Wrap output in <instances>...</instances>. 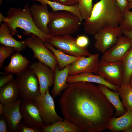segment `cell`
<instances>
[{
	"label": "cell",
	"mask_w": 132,
	"mask_h": 132,
	"mask_svg": "<svg viewBox=\"0 0 132 132\" xmlns=\"http://www.w3.org/2000/svg\"><path fill=\"white\" fill-rule=\"evenodd\" d=\"M59 102L64 118L81 132L104 131L115 111L97 86L88 82L69 83Z\"/></svg>",
	"instance_id": "obj_1"
},
{
	"label": "cell",
	"mask_w": 132,
	"mask_h": 132,
	"mask_svg": "<svg viewBox=\"0 0 132 132\" xmlns=\"http://www.w3.org/2000/svg\"><path fill=\"white\" fill-rule=\"evenodd\" d=\"M121 15L115 0H100L93 5L91 15L83 26L87 34L93 35L101 29L119 27Z\"/></svg>",
	"instance_id": "obj_2"
},
{
	"label": "cell",
	"mask_w": 132,
	"mask_h": 132,
	"mask_svg": "<svg viewBox=\"0 0 132 132\" xmlns=\"http://www.w3.org/2000/svg\"><path fill=\"white\" fill-rule=\"evenodd\" d=\"M29 7V4H26L23 9L10 8L7 12L9 21L4 22L13 35L17 34L18 32L17 29L19 28L23 30L26 35H35L44 43L47 42L52 36L42 32L36 25L30 13Z\"/></svg>",
	"instance_id": "obj_3"
},
{
	"label": "cell",
	"mask_w": 132,
	"mask_h": 132,
	"mask_svg": "<svg viewBox=\"0 0 132 132\" xmlns=\"http://www.w3.org/2000/svg\"><path fill=\"white\" fill-rule=\"evenodd\" d=\"M48 25L49 34L53 36L71 35L79 30L82 21L72 13L65 11L52 12Z\"/></svg>",
	"instance_id": "obj_4"
},
{
	"label": "cell",
	"mask_w": 132,
	"mask_h": 132,
	"mask_svg": "<svg viewBox=\"0 0 132 132\" xmlns=\"http://www.w3.org/2000/svg\"><path fill=\"white\" fill-rule=\"evenodd\" d=\"M15 79L21 99L34 100L41 94L37 77L29 67L16 75Z\"/></svg>",
	"instance_id": "obj_5"
},
{
	"label": "cell",
	"mask_w": 132,
	"mask_h": 132,
	"mask_svg": "<svg viewBox=\"0 0 132 132\" xmlns=\"http://www.w3.org/2000/svg\"><path fill=\"white\" fill-rule=\"evenodd\" d=\"M27 47L33 51V57L46 65L54 71L57 61L54 54L44 45V42L35 35L32 34L25 39Z\"/></svg>",
	"instance_id": "obj_6"
},
{
	"label": "cell",
	"mask_w": 132,
	"mask_h": 132,
	"mask_svg": "<svg viewBox=\"0 0 132 132\" xmlns=\"http://www.w3.org/2000/svg\"><path fill=\"white\" fill-rule=\"evenodd\" d=\"M76 38L69 35L52 36L47 42L55 48L72 56L86 57L93 54L87 48L78 46L76 43Z\"/></svg>",
	"instance_id": "obj_7"
},
{
	"label": "cell",
	"mask_w": 132,
	"mask_h": 132,
	"mask_svg": "<svg viewBox=\"0 0 132 132\" xmlns=\"http://www.w3.org/2000/svg\"><path fill=\"white\" fill-rule=\"evenodd\" d=\"M20 110L22 116L21 121L25 125L38 130H41L46 126L34 100L22 99Z\"/></svg>",
	"instance_id": "obj_8"
},
{
	"label": "cell",
	"mask_w": 132,
	"mask_h": 132,
	"mask_svg": "<svg viewBox=\"0 0 132 132\" xmlns=\"http://www.w3.org/2000/svg\"><path fill=\"white\" fill-rule=\"evenodd\" d=\"M49 89L44 94H40L34 99L38 107L40 114L46 126L51 125L64 120L59 116L55 109L54 102L50 94Z\"/></svg>",
	"instance_id": "obj_9"
},
{
	"label": "cell",
	"mask_w": 132,
	"mask_h": 132,
	"mask_svg": "<svg viewBox=\"0 0 132 132\" xmlns=\"http://www.w3.org/2000/svg\"><path fill=\"white\" fill-rule=\"evenodd\" d=\"M123 70L121 61L113 62L99 61L95 74L101 76L111 84L120 86L122 84Z\"/></svg>",
	"instance_id": "obj_10"
},
{
	"label": "cell",
	"mask_w": 132,
	"mask_h": 132,
	"mask_svg": "<svg viewBox=\"0 0 132 132\" xmlns=\"http://www.w3.org/2000/svg\"><path fill=\"white\" fill-rule=\"evenodd\" d=\"M122 35L121 30L119 27L100 30L93 35L95 40L94 47L103 54L113 46Z\"/></svg>",
	"instance_id": "obj_11"
},
{
	"label": "cell",
	"mask_w": 132,
	"mask_h": 132,
	"mask_svg": "<svg viewBox=\"0 0 132 132\" xmlns=\"http://www.w3.org/2000/svg\"><path fill=\"white\" fill-rule=\"evenodd\" d=\"M132 46V41L123 35L120 36L116 43L102 54L99 61L113 62L121 61Z\"/></svg>",
	"instance_id": "obj_12"
},
{
	"label": "cell",
	"mask_w": 132,
	"mask_h": 132,
	"mask_svg": "<svg viewBox=\"0 0 132 132\" xmlns=\"http://www.w3.org/2000/svg\"><path fill=\"white\" fill-rule=\"evenodd\" d=\"M29 67L36 75L40 85L41 94H44L54 84L55 72L51 68L39 61L33 63Z\"/></svg>",
	"instance_id": "obj_13"
},
{
	"label": "cell",
	"mask_w": 132,
	"mask_h": 132,
	"mask_svg": "<svg viewBox=\"0 0 132 132\" xmlns=\"http://www.w3.org/2000/svg\"><path fill=\"white\" fill-rule=\"evenodd\" d=\"M99 61V53L93 54L88 56L82 57L71 64L69 75H76L85 72L96 74Z\"/></svg>",
	"instance_id": "obj_14"
},
{
	"label": "cell",
	"mask_w": 132,
	"mask_h": 132,
	"mask_svg": "<svg viewBox=\"0 0 132 132\" xmlns=\"http://www.w3.org/2000/svg\"><path fill=\"white\" fill-rule=\"evenodd\" d=\"M29 11L33 21L38 28L43 32L49 34L48 25L52 14L49 12L47 5L33 4L30 7Z\"/></svg>",
	"instance_id": "obj_15"
},
{
	"label": "cell",
	"mask_w": 132,
	"mask_h": 132,
	"mask_svg": "<svg viewBox=\"0 0 132 132\" xmlns=\"http://www.w3.org/2000/svg\"><path fill=\"white\" fill-rule=\"evenodd\" d=\"M22 99L3 105V114L8 124L9 132H16L18 124L22 116L20 110Z\"/></svg>",
	"instance_id": "obj_16"
},
{
	"label": "cell",
	"mask_w": 132,
	"mask_h": 132,
	"mask_svg": "<svg viewBox=\"0 0 132 132\" xmlns=\"http://www.w3.org/2000/svg\"><path fill=\"white\" fill-rule=\"evenodd\" d=\"M79 82L94 83L105 85L110 89L118 92L120 86L111 84L106 81L101 76L92 73L85 72L74 75H69L66 80L67 83Z\"/></svg>",
	"instance_id": "obj_17"
},
{
	"label": "cell",
	"mask_w": 132,
	"mask_h": 132,
	"mask_svg": "<svg viewBox=\"0 0 132 132\" xmlns=\"http://www.w3.org/2000/svg\"><path fill=\"white\" fill-rule=\"evenodd\" d=\"M0 43L3 45L13 48L16 51L19 53L27 47L25 39L21 41L15 39L4 22L1 24L0 27Z\"/></svg>",
	"instance_id": "obj_18"
},
{
	"label": "cell",
	"mask_w": 132,
	"mask_h": 132,
	"mask_svg": "<svg viewBox=\"0 0 132 132\" xmlns=\"http://www.w3.org/2000/svg\"><path fill=\"white\" fill-rule=\"evenodd\" d=\"M71 64L66 66L63 69L60 70L57 64L55 69V76L53 87L51 92L52 96L55 98L59 96L62 91L68 87V83L66 82L69 75V71Z\"/></svg>",
	"instance_id": "obj_19"
},
{
	"label": "cell",
	"mask_w": 132,
	"mask_h": 132,
	"mask_svg": "<svg viewBox=\"0 0 132 132\" xmlns=\"http://www.w3.org/2000/svg\"><path fill=\"white\" fill-rule=\"evenodd\" d=\"M9 64L3 68L5 72L17 75L29 67L30 61L20 53H14L10 57Z\"/></svg>",
	"instance_id": "obj_20"
},
{
	"label": "cell",
	"mask_w": 132,
	"mask_h": 132,
	"mask_svg": "<svg viewBox=\"0 0 132 132\" xmlns=\"http://www.w3.org/2000/svg\"><path fill=\"white\" fill-rule=\"evenodd\" d=\"M99 90L105 95L114 107V117L122 116L127 111L120 99V92L112 91L106 86L100 84L97 85Z\"/></svg>",
	"instance_id": "obj_21"
},
{
	"label": "cell",
	"mask_w": 132,
	"mask_h": 132,
	"mask_svg": "<svg viewBox=\"0 0 132 132\" xmlns=\"http://www.w3.org/2000/svg\"><path fill=\"white\" fill-rule=\"evenodd\" d=\"M20 98L15 79H13L0 88V101L3 105L16 101Z\"/></svg>",
	"instance_id": "obj_22"
},
{
	"label": "cell",
	"mask_w": 132,
	"mask_h": 132,
	"mask_svg": "<svg viewBox=\"0 0 132 132\" xmlns=\"http://www.w3.org/2000/svg\"><path fill=\"white\" fill-rule=\"evenodd\" d=\"M132 125V110L127 111L119 117H112L108 125L107 129L113 132H122Z\"/></svg>",
	"instance_id": "obj_23"
},
{
	"label": "cell",
	"mask_w": 132,
	"mask_h": 132,
	"mask_svg": "<svg viewBox=\"0 0 132 132\" xmlns=\"http://www.w3.org/2000/svg\"><path fill=\"white\" fill-rule=\"evenodd\" d=\"M45 46L51 51L55 55L57 61L59 69L61 70L66 66L80 59L82 57H77L67 55L56 49L47 42L44 43Z\"/></svg>",
	"instance_id": "obj_24"
},
{
	"label": "cell",
	"mask_w": 132,
	"mask_h": 132,
	"mask_svg": "<svg viewBox=\"0 0 132 132\" xmlns=\"http://www.w3.org/2000/svg\"><path fill=\"white\" fill-rule=\"evenodd\" d=\"M44 132H81L79 127L66 119L46 126L42 129Z\"/></svg>",
	"instance_id": "obj_25"
},
{
	"label": "cell",
	"mask_w": 132,
	"mask_h": 132,
	"mask_svg": "<svg viewBox=\"0 0 132 132\" xmlns=\"http://www.w3.org/2000/svg\"><path fill=\"white\" fill-rule=\"evenodd\" d=\"M40 2L41 5H48L51 8L52 11H60L70 12L78 16L82 21L83 19L78 7V4L72 6H65L50 0H32Z\"/></svg>",
	"instance_id": "obj_26"
},
{
	"label": "cell",
	"mask_w": 132,
	"mask_h": 132,
	"mask_svg": "<svg viewBox=\"0 0 132 132\" xmlns=\"http://www.w3.org/2000/svg\"><path fill=\"white\" fill-rule=\"evenodd\" d=\"M122 104L127 111L132 110V88L129 84L122 85L119 91Z\"/></svg>",
	"instance_id": "obj_27"
},
{
	"label": "cell",
	"mask_w": 132,
	"mask_h": 132,
	"mask_svg": "<svg viewBox=\"0 0 132 132\" xmlns=\"http://www.w3.org/2000/svg\"><path fill=\"white\" fill-rule=\"evenodd\" d=\"M122 62L123 66L122 84H128L132 74V46L126 53Z\"/></svg>",
	"instance_id": "obj_28"
},
{
	"label": "cell",
	"mask_w": 132,
	"mask_h": 132,
	"mask_svg": "<svg viewBox=\"0 0 132 132\" xmlns=\"http://www.w3.org/2000/svg\"><path fill=\"white\" fill-rule=\"evenodd\" d=\"M93 0H78V6L83 19L86 20L91 15L93 8Z\"/></svg>",
	"instance_id": "obj_29"
},
{
	"label": "cell",
	"mask_w": 132,
	"mask_h": 132,
	"mask_svg": "<svg viewBox=\"0 0 132 132\" xmlns=\"http://www.w3.org/2000/svg\"><path fill=\"white\" fill-rule=\"evenodd\" d=\"M119 27L121 29L132 30V12L128 10L121 12Z\"/></svg>",
	"instance_id": "obj_30"
},
{
	"label": "cell",
	"mask_w": 132,
	"mask_h": 132,
	"mask_svg": "<svg viewBox=\"0 0 132 132\" xmlns=\"http://www.w3.org/2000/svg\"><path fill=\"white\" fill-rule=\"evenodd\" d=\"M15 49L13 48L0 45V68H3V63L5 59L14 53Z\"/></svg>",
	"instance_id": "obj_31"
},
{
	"label": "cell",
	"mask_w": 132,
	"mask_h": 132,
	"mask_svg": "<svg viewBox=\"0 0 132 132\" xmlns=\"http://www.w3.org/2000/svg\"><path fill=\"white\" fill-rule=\"evenodd\" d=\"M16 132H43L42 130L37 129L27 126L24 125L21 121L18 125Z\"/></svg>",
	"instance_id": "obj_32"
},
{
	"label": "cell",
	"mask_w": 132,
	"mask_h": 132,
	"mask_svg": "<svg viewBox=\"0 0 132 132\" xmlns=\"http://www.w3.org/2000/svg\"><path fill=\"white\" fill-rule=\"evenodd\" d=\"M88 38L84 35H80L76 38V42L79 47L82 48H87L89 43Z\"/></svg>",
	"instance_id": "obj_33"
},
{
	"label": "cell",
	"mask_w": 132,
	"mask_h": 132,
	"mask_svg": "<svg viewBox=\"0 0 132 132\" xmlns=\"http://www.w3.org/2000/svg\"><path fill=\"white\" fill-rule=\"evenodd\" d=\"M116 3L121 12L129 10V3L127 0H115Z\"/></svg>",
	"instance_id": "obj_34"
},
{
	"label": "cell",
	"mask_w": 132,
	"mask_h": 132,
	"mask_svg": "<svg viewBox=\"0 0 132 132\" xmlns=\"http://www.w3.org/2000/svg\"><path fill=\"white\" fill-rule=\"evenodd\" d=\"M62 5L67 6H72L77 5L78 0H50Z\"/></svg>",
	"instance_id": "obj_35"
},
{
	"label": "cell",
	"mask_w": 132,
	"mask_h": 132,
	"mask_svg": "<svg viewBox=\"0 0 132 132\" xmlns=\"http://www.w3.org/2000/svg\"><path fill=\"white\" fill-rule=\"evenodd\" d=\"M9 131L6 119L3 115H0V132H8Z\"/></svg>",
	"instance_id": "obj_36"
},
{
	"label": "cell",
	"mask_w": 132,
	"mask_h": 132,
	"mask_svg": "<svg viewBox=\"0 0 132 132\" xmlns=\"http://www.w3.org/2000/svg\"><path fill=\"white\" fill-rule=\"evenodd\" d=\"M13 79V75L11 73L1 76L0 78V88Z\"/></svg>",
	"instance_id": "obj_37"
},
{
	"label": "cell",
	"mask_w": 132,
	"mask_h": 132,
	"mask_svg": "<svg viewBox=\"0 0 132 132\" xmlns=\"http://www.w3.org/2000/svg\"><path fill=\"white\" fill-rule=\"evenodd\" d=\"M122 35L126 36L132 41V30L127 29H122Z\"/></svg>",
	"instance_id": "obj_38"
},
{
	"label": "cell",
	"mask_w": 132,
	"mask_h": 132,
	"mask_svg": "<svg viewBox=\"0 0 132 132\" xmlns=\"http://www.w3.org/2000/svg\"><path fill=\"white\" fill-rule=\"evenodd\" d=\"M9 20V19L7 16H4L1 12H0V24L2 22H7Z\"/></svg>",
	"instance_id": "obj_39"
},
{
	"label": "cell",
	"mask_w": 132,
	"mask_h": 132,
	"mask_svg": "<svg viewBox=\"0 0 132 132\" xmlns=\"http://www.w3.org/2000/svg\"><path fill=\"white\" fill-rule=\"evenodd\" d=\"M122 132H132V125L130 126L127 128L123 131Z\"/></svg>",
	"instance_id": "obj_40"
},
{
	"label": "cell",
	"mask_w": 132,
	"mask_h": 132,
	"mask_svg": "<svg viewBox=\"0 0 132 132\" xmlns=\"http://www.w3.org/2000/svg\"><path fill=\"white\" fill-rule=\"evenodd\" d=\"M3 105L0 103V115H3Z\"/></svg>",
	"instance_id": "obj_41"
},
{
	"label": "cell",
	"mask_w": 132,
	"mask_h": 132,
	"mask_svg": "<svg viewBox=\"0 0 132 132\" xmlns=\"http://www.w3.org/2000/svg\"><path fill=\"white\" fill-rule=\"evenodd\" d=\"M129 84L132 88V74L130 77Z\"/></svg>",
	"instance_id": "obj_42"
},
{
	"label": "cell",
	"mask_w": 132,
	"mask_h": 132,
	"mask_svg": "<svg viewBox=\"0 0 132 132\" xmlns=\"http://www.w3.org/2000/svg\"><path fill=\"white\" fill-rule=\"evenodd\" d=\"M132 9V1L129 3V9Z\"/></svg>",
	"instance_id": "obj_43"
},
{
	"label": "cell",
	"mask_w": 132,
	"mask_h": 132,
	"mask_svg": "<svg viewBox=\"0 0 132 132\" xmlns=\"http://www.w3.org/2000/svg\"><path fill=\"white\" fill-rule=\"evenodd\" d=\"M10 0H0V5H1V3H2V2L3 1V0H7V1H9Z\"/></svg>",
	"instance_id": "obj_44"
},
{
	"label": "cell",
	"mask_w": 132,
	"mask_h": 132,
	"mask_svg": "<svg viewBox=\"0 0 132 132\" xmlns=\"http://www.w3.org/2000/svg\"><path fill=\"white\" fill-rule=\"evenodd\" d=\"M129 3L132 1V0H127Z\"/></svg>",
	"instance_id": "obj_45"
}]
</instances>
